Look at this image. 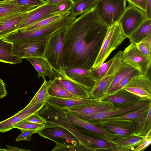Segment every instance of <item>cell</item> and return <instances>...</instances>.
I'll return each mask as SVG.
<instances>
[{
  "instance_id": "3",
  "label": "cell",
  "mask_w": 151,
  "mask_h": 151,
  "mask_svg": "<svg viewBox=\"0 0 151 151\" xmlns=\"http://www.w3.org/2000/svg\"><path fill=\"white\" fill-rule=\"evenodd\" d=\"M127 38V36L118 22L108 27L101 49L92 68L97 67L104 63L111 52Z\"/></svg>"
},
{
  "instance_id": "28",
  "label": "cell",
  "mask_w": 151,
  "mask_h": 151,
  "mask_svg": "<svg viewBox=\"0 0 151 151\" xmlns=\"http://www.w3.org/2000/svg\"><path fill=\"white\" fill-rule=\"evenodd\" d=\"M36 7L35 6L19 5L0 1V18L19 13L29 12Z\"/></svg>"
},
{
  "instance_id": "5",
  "label": "cell",
  "mask_w": 151,
  "mask_h": 151,
  "mask_svg": "<svg viewBox=\"0 0 151 151\" xmlns=\"http://www.w3.org/2000/svg\"><path fill=\"white\" fill-rule=\"evenodd\" d=\"M151 102V100L142 98L132 103L114 105L112 108L104 111L93 114L75 116L84 121L94 124L103 119L140 109Z\"/></svg>"
},
{
  "instance_id": "34",
  "label": "cell",
  "mask_w": 151,
  "mask_h": 151,
  "mask_svg": "<svg viewBox=\"0 0 151 151\" xmlns=\"http://www.w3.org/2000/svg\"><path fill=\"white\" fill-rule=\"evenodd\" d=\"M135 70L131 66L122 63L115 75L113 80L109 87L108 91L132 72Z\"/></svg>"
},
{
  "instance_id": "51",
  "label": "cell",
  "mask_w": 151,
  "mask_h": 151,
  "mask_svg": "<svg viewBox=\"0 0 151 151\" xmlns=\"http://www.w3.org/2000/svg\"><path fill=\"white\" fill-rule=\"evenodd\" d=\"M74 2H75L78 0H73Z\"/></svg>"
},
{
  "instance_id": "26",
  "label": "cell",
  "mask_w": 151,
  "mask_h": 151,
  "mask_svg": "<svg viewBox=\"0 0 151 151\" xmlns=\"http://www.w3.org/2000/svg\"><path fill=\"white\" fill-rule=\"evenodd\" d=\"M0 62L12 64L22 63V59L15 55L13 50V43L0 38Z\"/></svg>"
},
{
  "instance_id": "25",
  "label": "cell",
  "mask_w": 151,
  "mask_h": 151,
  "mask_svg": "<svg viewBox=\"0 0 151 151\" xmlns=\"http://www.w3.org/2000/svg\"><path fill=\"white\" fill-rule=\"evenodd\" d=\"M133 120L134 127L132 134L146 136L151 133V107L148 110Z\"/></svg>"
},
{
  "instance_id": "23",
  "label": "cell",
  "mask_w": 151,
  "mask_h": 151,
  "mask_svg": "<svg viewBox=\"0 0 151 151\" xmlns=\"http://www.w3.org/2000/svg\"><path fill=\"white\" fill-rule=\"evenodd\" d=\"M141 98H142L121 88L114 92L108 93L101 100L110 102L114 105L132 103Z\"/></svg>"
},
{
  "instance_id": "20",
  "label": "cell",
  "mask_w": 151,
  "mask_h": 151,
  "mask_svg": "<svg viewBox=\"0 0 151 151\" xmlns=\"http://www.w3.org/2000/svg\"><path fill=\"white\" fill-rule=\"evenodd\" d=\"M146 136L136 135L132 134L127 136H121L112 143L113 151L133 150L134 147L139 145L145 139Z\"/></svg>"
},
{
  "instance_id": "15",
  "label": "cell",
  "mask_w": 151,
  "mask_h": 151,
  "mask_svg": "<svg viewBox=\"0 0 151 151\" xmlns=\"http://www.w3.org/2000/svg\"><path fill=\"white\" fill-rule=\"evenodd\" d=\"M56 5L45 3L29 11L27 16L17 25L14 31L21 29L53 15L52 12Z\"/></svg>"
},
{
  "instance_id": "30",
  "label": "cell",
  "mask_w": 151,
  "mask_h": 151,
  "mask_svg": "<svg viewBox=\"0 0 151 151\" xmlns=\"http://www.w3.org/2000/svg\"><path fill=\"white\" fill-rule=\"evenodd\" d=\"M98 0H78L70 10V14L76 17L96 7Z\"/></svg>"
},
{
  "instance_id": "24",
  "label": "cell",
  "mask_w": 151,
  "mask_h": 151,
  "mask_svg": "<svg viewBox=\"0 0 151 151\" xmlns=\"http://www.w3.org/2000/svg\"><path fill=\"white\" fill-rule=\"evenodd\" d=\"M32 65L37 73L38 78L48 77L52 80L55 76L52 67L47 60L43 57L26 58Z\"/></svg>"
},
{
  "instance_id": "19",
  "label": "cell",
  "mask_w": 151,
  "mask_h": 151,
  "mask_svg": "<svg viewBox=\"0 0 151 151\" xmlns=\"http://www.w3.org/2000/svg\"><path fill=\"white\" fill-rule=\"evenodd\" d=\"M101 99H64L50 97L46 102L50 105L59 109L78 107L96 102Z\"/></svg>"
},
{
  "instance_id": "45",
  "label": "cell",
  "mask_w": 151,
  "mask_h": 151,
  "mask_svg": "<svg viewBox=\"0 0 151 151\" xmlns=\"http://www.w3.org/2000/svg\"><path fill=\"white\" fill-rule=\"evenodd\" d=\"M126 1L129 4L145 12L147 0H126Z\"/></svg>"
},
{
  "instance_id": "9",
  "label": "cell",
  "mask_w": 151,
  "mask_h": 151,
  "mask_svg": "<svg viewBox=\"0 0 151 151\" xmlns=\"http://www.w3.org/2000/svg\"><path fill=\"white\" fill-rule=\"evenodd\" d=\"M48 38V37L35 38L13 43L14 53L22 59L32 57H44Z\"/></svg>"
},
{
  "instance_id": "33",
  "label": "cell",
  "mask_w": 151,
  "mask_h": 151,
  "mask_svg": "<svg viewBox=\"0 0 151 151\" xmlns=\"http://www.w3.org/2000/svg\"><path fill=\"white\" fill-rule=\"evenodd\" d=\"M43 83L32 100L27 105L29 106L40 103H46L49 99L47 82L45 77L43 78Z\"/></svg>"
},
{
  "instance_id": "44",
  "label": "cell",
  "mask_w": 151,
  "mask_h": 151,
  "mask_svg": "<svg viewBox=\"0 0 151 151\" xmlns=\"http://www.w3.org/2000/svg\"><path fill=\"white\" fill-rule=\"evenodd\" d=\"M151 143V133L148 134L145 139L136 148H134V151H144Z\"/></svg>"
},
{
  "instance_id": "47",
  "label": "cell",
  "mask_w": 151,
  "mask_h": 151,
  "mask_svg": "<svg viewBox=\"0 0 151 151\" xmlns=\"http://www.w3.org/2000/svg\"><path fill=\"white\" fill-rule=\"evenodd\" d=\"M145 13L148 19H151V0H147Z\"/></svg>"
},
{
  "instance_id": "31",
  "label": "cell",
  "mask_w": 151,
  "mask_h": 151,
  "mask_svg": "<svg viewBox=\"0 0 151 151\" xmlns=\"http://www.w3.org/2000/svg\"><path fill=\"white\" fill-rule=\"evenodd\" d=\"M48 91L50 97L64 99H80L75 97L73 94L52 80L47 81Z\"/></svg>"
},
{
  "instance_id": "36",
  "label": "cell",
  "mask_w": 151,
  "mask_h": 151,
  "mask_svg": "<svg viewBox=\"0 0 151 151\" xmlns=\"http://www.w3.org/2000/svg\"><path fill=\"white\" fill-rule=\"evenodd\" d=\"M47 126V124H42L34 123L24 119L16 124L14 126V128H17L20 130H39L45 128Z\"/></svg>"
},
{
  "instance_id": "38",
  "label": "cell",
  "mask_w": 151,
  "mask_h": 151,
  "mask_svg": "<svg viewBox=\"0 0 151 151\" xmlns=\"http://www.w3.org/2000/svg\"><path fill=\"white\" fill-rule=\"evenodd\" d=\"M137 49L145 55L151 57V36L135 44Z\"/></svg>"
},
{
  "instance_id": "42",
  "label": "cell",
  "mask_w": 151,
  "mask_h": 151,
  "mask_svg": "<svg viewBox=\"0 0 151 151\" xmlns=\"http://www.w3.org/2000/svg\"><path fill=\"white\" fill-rule=\"evenodd\" d=\"M21 132L20 134L15 139L16 141L21 140H25L28 141H30L32 139V135L37 133L38 130H28L21 129Z\"/></svg>"
},
{
  "instance_id": "7",
  "label": "cell",
  "mask_w": 151,
  "mask_h": 151,
  "mask_svg": "<svg viewBox=\"0 0 151 151\" xmlns=\"http://www.w3.org/2000/svg\"><path fill=\"white\" fill-rule=\"evenodd\" d=\"M68 119L75 127L94 137L108 142L111 145L112 142L120 138L121 136L109 132L97 125L84 121L78 118L65 109Z\"/></svg>"
},
{
  "instance_id": "43",
  "label": "cell",
  "mask_w": 151,
  "mask_h": 151,
  "mask_svg": "<svg viewBox=\"0 0 151 151\" xmlns=\"http://www.w3.org/2000/svg\"><path fill=\"white\" fill-rule=\"evenodd\" d=\"M36 112L25 119L26 121L31 123L42 124H47L46 120L41 116L38 113Z\"/></svg>"
},
{
  "instance_id": "18",
  "label": "cell",
  "mask_w": 151,
  "mask_h": 151,
  "mask_svg": "<svg viewBox=\"0 0 151 151\" xmlns=\"http://www.w3.org/2000/svg\"><path fill=\"white\" fill-rule=\"evenodd\" d=\"M66 75L70 79L91 91L96 81L90 70L76 68L64 67Z\"/></svg>"
},
{
  "instance_id": "8",
  "label": "cell",
  "mask_w": 151,
  "mask_h": 151,
  "mask_svg": "<svg viewBox=\"0 0 151 151\" xmlns=\"http://www.w3.org/2000/svg\"><path fill=\"white\" fill-rule=\"evenodd\" d=\"M121 60L144 75H147L150 69L151 57L140 52L135 44L130 43L122 51Z\"/></svg>"
},
{
  "instance_id": "29",
  "label": "cell",
  "mask_w": 151,
  "mask_h": 151,
  "mask_svg": "<svg viewBox=\"0 0 151 151\" xmlns=\"http://www.w3.org/2000/svg\"><path fill=\"white\" fill-rule=\"evenodd\" d=\"M70 14V11L60 14H54L19 30L27 31L40 29L51 24Z\"/></svg>"
},
{
  "instance_id": "13",
  "label": "cell",
  "mask_w": 151,
  "mask_h": 151,
  "mask_svg": "<svg viewBox=\"0 0 151 151\" xmlns=\"http://www.w3.org/2000/svg\"><path fill=\"white\" fill-rule=\"evenodd\" d=\"M63 68L58 70L53 68L55 76L52 80L77 98H89L91 91L69 78L65 74Z\"/></svg>"
},
{
  "instance_id": "50",
  "label": "cell",
  "mask_w": 151,
  "mask_h": 151,
  "mask_svg": "<svg viewBox=\"0 0 151 151\" xmlns=\"http://www.w3.org/2000/svg\"><path fill=\"white\" fill-rule=\"evenodd\" d=\"M0 151H4V149L0 148Z\"/></svg>"
},
{
  "instance_id": "37",
  "label": "cell",
  "mask_w": 151,
  "mask_h": 151,
  "mask_svg": "<svg viewBox=\"0 0 151 151\" xmlns=\"http://www.w3.org/2000/svg\"><path fill=\"white\" fill-rule=\"evenodd\" d=\"M57 151H91L89 148L83 145L80 144L77 145H71L67 144H58L51 150Z\"/></svg>"
},
{
  "instance_id": "40",
  "label": "cell",
  "mask_w": 151,
  "mask_h": 151,
  "mask_svg": "<svg viewBox=\"0 0 151 151\" xmlns=\"http://www.w3.org/2000/svg\"><path fill=\"white\" fill-rule=\"evenodd\" d=\"M74 3L73 0H66L57 4L53 10L52 14H60L70 11Z\"/></svg>"
},
{
  "instance_id": "11",
  "label": "cell",
  "mask_w": 151,
  "mask_h": 151,
  "mask_svg": "<svg viewBox=\"0 0 151 151\" xmlns=\"http://www.w3.org/2000/svg\"><path fill=\"white\" fill-rule=\"evenodd\" d=\"M47 124L46 127L37 131V133L41 137L51 140L56 144L71 145L81 144L78 139L65 129L52 124Z\"/></svg>"
},
{
  "instance_id": "16",
  "label": "cell",
  "mask_w": 151,
  "mask_h": 151,
  "mask_svg": "<svg viewBox=\"0 0 151 151\" xmlns=\"http://www.w3.org/2000/svg\"><path fill=\"white\" fill-rule=\"evenodd\" d=\"M94 124L99 125L107 131L121 136L132 134L134 127V122L132 119L101 120Z\"/></svg>"
},
{
  "instance_id": "4",
  "label": "cell",
  "mask_w": 151,
  "mask_h": 151,
  "mask_svg": "<svg viewBox=\"0 0 151 151\" xmlns=\"http://www.w3.org/2000/svg\"><path fill=\"white\" fill-rule=\"evenodd\" d=\"M126 0H98L96 9L107 27L117 23L126 7Z\"/></svg>"
},
{
  "instance_id": "41",
  "label": "cell",
  "mask_w": 151,
  "mask_h": 151,
  "mask_svg": "<svg viewBox=\"0 0 151 151\" xmlns=\"http://www.w3.org/2000/svg\"><path fill=\"white\" fill-rule=\"evenodd\" d=\"M137 73H139L136 70L132 71L119 83L110 89L108 93H112L122 88L126 84L132 77Z\"/></svg>"
},
{
  "instance_id": "6",
  "label": "cell",
  "mask_w": 151,
  "mask_h": 151,
  "mask_svg": "<svg viewBox=\"0 0 151 151\" xmlns=\"http://www.w3.org/2000/svg\"><path fill=\"white\" fill-rule=\"evenodd\" d=\"M66 29L60 31L49 37L45 50L44 57L53 68L57 70L64 67L63 50Z\"/></svg>"
},
{
  "instance_id": "1",
  "label": "cell",
  "mask_w": 151,
  "mask_h": 151,
  "mask_svg": "<svg viewBox=\"0 0 151 151\" xmlns=\"http://www.w3.org/2000/svg\"><path fill=\"white\" fill-rule=\"evenodd\" d=\"M96 7L76 18L66 29L63 50L64 67L92 68L108 27Z\"/></svg>"
},
{
  "instance_id": "17",
  "label": "cell",
  "mask_w": 151,
  "mask_h": 151,
  "mask_svg": "<svg viewBox=\"0 0 151 151\" xmlns=\"http://www.w3.org/2000/svg\"><path fill=\"white\" fill-rule=\"evenodd\" d=\"M46 103H40L26 107L10 117L0 122V132L4 133L14 128L17 123L25 119L31 115L38 112Z\"/></svg>"
},
{
  "instance_id": "39",
  "label": "cell",
  "mask_w": 151,
  "mask_h": 151,
  "mask_svg": "<svg viewBox=\"0 0 151 151\" xmlns=\"http://www.w3.org/2000/svg\"><path fill=\"white\" fill-rule=\"evenodd\" d=\"M6 3L19 5L35 6L36 7L42 5L46 2L44 0H4Z\"/></svg>"
},
{
  "instance_id": "14",
  "label": "cell",
  "mask_w": 151,
  "mask_h": 151,
  "mask_svg": "<svg viewBox=\"0 0 151 151\" xmlns=\"http://www.w3.org/2000/svg\"><path fill=\"white\" fill-rule=\"evenodd\" d=\"M122 88L141 98L151 100V82L147 75L135 74Z\"/></svg>"
},
{
  "instance_id": "27",
  "label": "cell",
  "mask_w": 151,
  "mask_h": 151,
  "mask_svg": "<svg viewBox=\"0 0 151 151\" xmlns=\"http://www.w3.org/2000/svg\"><path fill=\"white\" fill-rule=\"evenodd\" d=\"M150 36H151V19H148L129 35L128 38L130 43L135 44Z\"/></svg>"
},
{
  "instance_id": "49",
  "label": "cell",
  "mask_w": 151,
  "mask_h": 151,
  "mask_svg": "<svg viewBox=\"0 0 151 151\" xmlns=\"http://www.w3.org/2000/svg\"><path fill=\"white\" fill-rule=\"evenodd\" d=\"M66 0H47L46 3L48 4H57Z\"/></svg>"
},
{
  "instance_id": "10",
  "label": "cell",
  "mask_w": 151,
  "mask_h": 151,
  "mask_svg": "<svg viewBox=\"0 0 151 151\" xmlns=\"http://www.w3.org/2000/svg\"><path fill=\"white\" fill-rule=\"evenodd\" d=\"M122 51L119 50L114 56L111 66L105 75L96 82L91 91L90 98L101 99L107 94L115 75L122 63L121 58Z\"/></svg>"
},
{
  "instance_id": "46",
  "label": "cell",
  "mask_w": 151,
  "mask_h": 151,
  "mask_svg": "<svg viewBox=\"0 0 151 151\" xmlns=\"http://www.w3.org/2000/svg\"><path fill=\"white\" fill-rule=\"evenodd\" d=\"M7 94L6 84L3 80L0 78V98L6 96Z\"/></svg>"
},
{
  "instance_id": "22",
  "label": "cell",
  "mask_w": 151,
  "mask_h": 151,
  "mask_svg": "<svg viewBox=\"0 0 151 151\" xmlns=\"http://www.w3.org/2000/svg\"><path fill=\"white\" fill-rule=\"evenodd\" d=\"M113 106L111 103L100 100L91 104L65 109L76 115L95 114L109 110Z\"/></svg>"
},
{
  "instance_id": "2",
  "label": "cell",
  "mask_w": 151,
  "mask_h": 151,
  "mask_svg": "<svg viewBox=\"0 0 151 151\" xmlns=\"http://www.w3.org/2000/svg\"><path fill=\"white\" fill-rule=\"evenodd\" d=\"M76 17L70 14L51 24L42 28L27 31L17 30L9 34L3 38L13 43L33 38H49L59 31L66 29L74 20Z\"/></svg>"
},
{
  "instance_id": "21",
  "label": "cell",
  "mask_w": 151,
  "mask_h": 151,
  "mask_svg": "<svg viewBox=\"0 0 151 151\" xmlns=\"http://www.w3.org/2000/svg\"><path fill=\"white\" fill-rule=\"evenodd\" d=\"M29 11L0 18V38L14 31L17 25L28 15Z\"/></svg>"
},
{
  "instance_id": "48",
  "label": "cell",
  "mask_w": 151,
  "mask_h": 151,
  "mask_svg": "<svg viewBox=\"0 0 151 151\" xmlns=\"http://www.w3.org/2000/svg\"><path fill=\"white\" fill-rule=\"evenodd\" d=\"M7 148L4 149V151H29L30 150L27 149H23L18 148L17 147L11 146L8 145H6Z\"/></svg>"
},
{
  "instance_id": "12",
  "label": "cell",
  "mask_w": 151,
  "mask_h": 151,
  "mask_svg": "<svg viewBox=\"0 0 151 151\" xmlns=\"http://www.w3.org/2000/svg\"><path fill=\"white\" fill-rule=\"evenodd\" d=\"M147 19L145 12L129 4L118 22L128 37Z\"/></svg>"
},
{
  "instance_id": "35",
  "label": "cell",
  "mask_w": 151,
  "mask_h": 151,
  "mask_svg": "<svg viewBox=\"0 0 151 151\" xmlns=\"http://www.w3.org/2000/svg\"><path fill=\"white\" fill-rule=\"evenodd\" d=\"M113 60V57L106 63H103L99 66L92 68L91 73L96 82L101 79L110 68Z\"/></svg>"
},
{
  "instance_id": "32",
  "label": "cell",
  "mask_w": 151,
  "mask_h": 151,
  "mask_svg": "<svg viewBox=\"0 0 151 151\" xmlns=\"http://www.w3.org/2000/svg\"><path fill=\"white\" fill-rule=\"evenodd\" d=\"M150 107H151V102L148 104L144 107L140 109L115 116L106 118L100 121L118 119L133 120L137 118L144 112L148 110Z\"/></svg>"
}]
</instances>
